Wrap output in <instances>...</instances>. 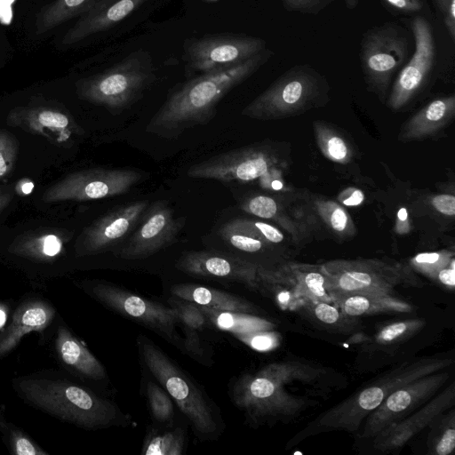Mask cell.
<instances>
[{
    "label": "cell",
    "instance_id": "680465c9",
    "mask_svg": "<svg viewBox=\"0 0 455 455\" xmlns=\"http://www.w3.org/2000/svg\"><path fill=\"white\" fill-rule=\"evenodd\" d=\"M347 6L350 9L354 8L357 4V0H346Z\"/></svg>",
    "mask_w": 455,
    "mask_h": 455
},
{
    "label": "cell",
    "instance_id": "5bb4252c",
    "mask_svg": "<svg viewBox=\"0 0 455 455\" xmlns=\"http://www.w3.org/2000/svg\"><path fill=\"white\" fill-rule=\"evenodd\" d=\"M275 164L276 159L267 149L243 147L192 164L187 175L221 182H248L267 175Z\"/></svg>",
    "mask_w": 455,
    "mask_h": 455
},
{
    "label": "cell",
    "instance_id": "9a60e30c",
    "mask_svg": "<svg viewBox=\"0 0 455 455\" xmlns=\"http://www.w3.org/2000/svg\"><path fill=\"white\" fill-rule=\"evenodd\" d=\"M183 226L184 219L175 216L167 201H155L148 204L117 255L124 259L149 257L173 243Z\"/></svg>",
    "mask_w": 455,
    "mask_h": 455
},
{
    "label": "cell",
    "instance_id": "3957f363",
    "mask_svg": "<svg viewBox=\"0 0 455 455\" xmlns=\"http://www.w3.org/2000/svg\"><path fill=\"white\" fill-rule=\"evenodd\" d=\"M453 363V358L448 356L422 357L405 362L321 413L299 432L290 444H296L310 435L323 432L355 433L367 416L395 389L418 378L449 368Z\"/></svg>",
    "mask_w": 455,
    "mask_h": 455
},
{
    "label": "cell",
    "instance_id": "9c48e42d",
    "mask_svg": "<svg viewBox=\"0 0 455 455\" xmlns=\"http://www.w3.org/2000/svg\"><path fill=\"white\" fill-rule=\"evenodd\" d=\"M258 281V291H267L284 307L295 310L307 302H332L321 264L283 262L270 267L259 266Z\"/></svg>",
    "mask_w": 455,
    "mask_h": 455
},
{
    "label": "cell",
    "instance_id": "f35d334b",
    "mask_svg": "<svg viewBox=\"0 0 455 455\" xmlns=\"http://www.w3.org/2000/svg\"><path fill=\"white\" fill-rule=\"evenodd\" d=\"M147 395L153 417L160 422H168L173 416V404L170 396L154 382H148Z\"/></svg>",
    "mask_w": 455,
    "mask_h": 455
},
{
    "label": "cell",
    "instance_id": "c3c4849f",
    "mask_svg": "<svg viewBox=\"0 0 455 455\" xmlns=\"http://www.w3.org/2000/svg\"><path fill=\"white\" fill-rule=\"evenodd\" d=\"M440 284L447 290L453 291L455 286L454 264L440 269L434 277Z\"/></svg>",
    "mask_w": 455,
    "mask_h": 455
},
{
    "label": "cell",
    "instance_id": "f1b7e54d",
    "mask_svg": "<svg viewBox=\"0 0 455 455\" xmlns=\"http://www.w3.org/2000/svg\"><path fill=\"white\" fill-rule=\"evenodd\" d=\"M315 325L332 332L348 333L358 327L356 317L345 315L332 302H307L296 309Z\"/></svg>",
    "mask_w": 455,
    "mask_h": 455
},
{
    "label": "cell",
    "instance_id": "d4e9b609",
    "mask_svg": "<svg viewBox=\"0 0 455 455\" xmlns=\"http://www.w3.org/2000/svg\"><path fill=\"white\" fill-rule=\"evenodd\" d=\"M55 350L61 362L79 375L93 380L106 377L100 362L64 326L57 331Z\"/></svg>",
    "mask_w": 455,
    "mask_h": 455
},
{
    "label": "cell",
    "instance_id": "b9f144b4",
    "mask_svg": "<svg viewBox=\"0 0 455 455\" xmlns=\"http://www.w3.org/2000/svg\"><path fill=\"white\" fill-rule=\"evenodd\" d=\"M241 208L244 212L262 219H273L278 212L276 202L272 197L262 195L246 199L242 203Z\"/></svg>",
    "mask_w": 455,
    "mask_h": 455
},
{
    "label": "cell",
    "instance_id": "ee69618b",
    "mask_svg": "<svg viewBox=\"0 0 455 455\" xmlns=\"http://www.w3.org/2000/svg\"><path fill=\"white\" fill-rule=\"evenodd\" d=\"M328 210V212L323 209H321V212L331 228L338 233L347 232L349 223L348 215L345 210L337 204H331Z\"/></svg>",
    "mask_w": 455,
    "mask_h": 455
},
{
    "label": "cell",
    "instance_id": "8d00e7d4",
    "mask_svg": "<svg viewBox=\"0 0 455 455\" xmlns=\"http://www.w3.org/2000/svg\"><path fill=\"white\" fill-rule=\"evenodd\" d=\"M219 235L234 248L248 253L259 252L266 245V242L246 234L228 222L221 226Z\"/></svg>",
    "mask_w": 455,
    "mask_h": 455
},
{
    "label": "cell",
    "instance_id": "7bdbcfd3",
    "mask_svg": "<svg viewBox=\"0 0 455 455\" xmlns=\"http://www.w3.org/2000/svg\"><path fill=\"white\" fill-rule=\"evenodd\" d=\"M18 155L15 138L5 131H0V179L13 168Z\"/></svg>",
    "mask_w": 455,
    "mask_h": 455
},
{
    "label": "cell",
    "instance_id": "7a4b0ae2",
    "mask_svg": "<svg viewBox=\"0 0 455 455\" xmlns=\"http://www.w3.org/2000/svg\"><path fill=\"white\" fill-rule=\"evenodd\" d=\"M326 373L325 369L308 363H271L254 374L242 376L232 388V399L254 421L292 419L306 410L308 402L290 394L285 386L317 384Z\"/></svg>",
    "mask_w": 455,
    "mask_h": 455
},
{
    "label": "cell",
    "instance_id": "4dcf8cb0",
    "mask_svg": "<svg viewBox=\"0 0 455 455\" xmlns=\"http://www.w3.org/2000/svg\"><path fill=\"white\" fill-rule=\"evenodd\" d=\"M426 324L423 319H406L389 323L366 342V348H389L399 346L418 333Z\"/></svg>",
    "mask_w": 455,
    "mask_h": 455
},
{
    "label": "cell",
    "instance_id": "4316f807",
    "mask_svg": "<svg viewBox=\"0 0 455 455\" xmlns=\"http://www.w3.org/2000/svg\"><path fill=\"white\" fill-rule=\"evenodd\" d=\"M351 317L386 314H404L413 311L414 307L394 294H355L333 302Z\"/></svg>",
    "mask_w": 455,
    "mask_h": 455
},
{
    "label": "cell",
    "instance_id": "e575fe53",
    "mask_svg": "<svg viewBox=\"0 0 455 455\" xmlns=\"http://www.w3.org/2000/svg\"><path fill=\"white\" fill-rule=\"evenodd\" d=\"M454 264V253L449 250L435 252H423L411 259L409 264L414 271L433 278L436 273Z\"/></svg>",
    "mask_w": 455,
    "mask_h": 455
},
{
    "label": "cell",
    "instance_id": "74e56055",
    "mask_svg": "<svg viewBox=\"0 0 455 455\" xmlns=\"http://www.w3.org/2000/svg\"><path fill=\"white\" fill-rule=\"evenodd\" d=\"M228 223L266 243H278L283 240V235L277 228L262 221L240 218L231 220Z\"/></svg>",
    "mask_w": 455,
    "mask_h": 455
},
{
    "label": "cell",
    "instance_id": "484cf974",
    "mask_svg": "<svg viewBox=\"0 0 455 455\" xmlns=\"http://www.w3.org/2000/svg\"><path fill=\"white\" fill-rule=\"evenodd\" d=\"M69 238L70 234L55 229L26 233L12 243L9 251L23 258L49 261L63 252Z\"/></svg>",
    "mask_w": 455,
    "mask_h": 455
},
{
    "label": "cell",
    "instance_id": "ab89813d",
    "mask_svg": "<svg viewBox=\"0 0 455 455\" xmlns=\"http://www.w3.org/2000/svg\"><path fill=\"white\" fill-rule=\"evenodd\" d=\"M170 305L175 309L184 327L197 331L205 325L207 318L197 304L180 299H171Z\"/></svg>",
    "mask_w": 455,
    "mask_h": 455
},
{
    "label": "cell",
    "instance_id": "ac0fdd59",
    "mask_svg": "<svg viewBox=\"0 0 455 455\" xmlns=\"http://www.w3.org/2000/svg\"><path fill=\"white\" fill-rule=\"evenodd\" d=\"M415 52L401 69L393 86L389 106L399 109L408 103L426 82L435 58V40L428 22L417 17L411 22Z\"/></svg>",
    "mask_w": 455,
    "mask_h": 455
},
{
    "label": "cell",
    "instance_id": "4fadbf2b",
    "mask_svg": "<svg viewBox=\"0 0 455 455\" xmlns=\"http://www.w3.org/2000/svg\"><path fill=\"white\" fill-rule=\"evenodd\" d=\"M88 291L100 302L139 322L172 342L178 341V315L172 307L148 300L107 283L91 284Z\"/></svg>",
    "mask_w": 455,
    "mask_h": 455
},
{
    "label": "cell",
    "instance_id": "9f6ffc18",
    "mask_svg": "<svg viewBox=\"0 0 455 455\" xmlns=\"http://www.w3.org/2000/svg\"><path fill=\"white\" fill-rule=\"evenodd\" d=\"M398 218L401 221H405L407 220V212L406 209L402 208L398 212Z\"/></svg>",
    "mask_w": 455,
    "mask_h": 455
},
{
    "label": "cell",
    "instance_id": "60d3db41",
    "mask_svg": "<svg viewBox=\"0 0 455 455\" xmlns=\"http://www.w3.org/2000/svg\"><path fill=\"white\" fill-rule=\"evenodd\" d=\"M317 136L320 147L326 156L337 162H346L349 157L347 145L344 140L326 129H317Z\"/></svg>",
    "mask_w": 455,
    "mask_h": 455
},
{
    "label": "cell",
    "instance_id": "7dc6e473",
    "mask_svg": "<svg viewBox=\"0 0 455 455\" xmlns=\"http://www.w3.org/2000/svg\"><path fill=\"white\" fill-rule=\"evenodd\" d=\"M392 8L405 13L419 12L423 6L422 0H384Z\"/></svg>",
    "mask_w": 455,
    "mask_h": 455
},
{
    "label": "cell",
    "instance_id": "30bf717a",
    "mask_svg": "<svg viewBox=\"0 0 455 455\" xmlns=\"http://www.w3.org/2000/svg\"><path fill=\"white\" fill-rule=\"evenodd\" d=\"M266 49L261 38L237 34H216L192 38L185 44L187 76L227 69Z\"/></svg>",
    "mask_w": 455,
    "mask_h": 455
},
{
    "label": "cell",
    "instance_id": "d6a6232c",
    "mask_svg": "<svg viewBox=\"0 0 455 455\" xmlns=\"http://www.w3.org/2000/svg\"><path fill=\"white\" fill-rule=\"evenodd\" d=\"M199 306V305H198ZM201 311L217 327L229 331L235 334H249L250 332L264 329L267 323L257 315L220 311L204 306H199Z\"/></svg>",
    "mask_w": 455,
    "mask_h": 455
},
{
    "label": "cell",
    "instance_id": "816d5d0a",
    "mask_svg": "<svg viewBox=\"0 0 455 455\" xmlns=\"http://www.w3.org/2000/svg\"><path fill=\"white\" fill-rule=\"evenodd\" d=\"M363 200V194L361 190L355 189L349 197L343 200V204L348 206L358 205Z\"/></svg>",
    "mask_w": 455,
    "mask_h": 455
},
{
    "label": "cell",
    "instance_id": "5b68a950",
    "mask_svg": "<svg viewBox=\"0 0 455 455\" xmlns=\"http://www.w3.org/2000/svg\"><path fill=\"white\" fill-rule=\"evenodd\" d=\"M321 266L332 302L355 294H394L397 287L422 286L409 264L393 259H333Z\"/></svg>",
    "mask_w": 455,
    "mask_h": 455
},
{
    "label": "cell",
    "instance_id": "2e32d148",
    "mask_svg": "<svg viewBox=\"0 0 455 455\" xmlns=\"http://www.w3.org/2000/svg\"><path fill=\"white\" fill-rule=\"evenodd\" d=\"M408 39L403 29L394 23L375 28L362 42L363 68L371 83L386 87L393 74L406 60Z\"/></svg>",
    "mask_w": 455,
    "mask_h": 455
},
{
    "label": "cell",
    "instance_id": "83f0119b",
    "mask_svg": "<svg viewBox=\"0 0 455 455\" xmlns=\"http://www.w3.org/2000/svg\"><path fill=\"white\" fill-rule=\"evenodd\" d=\"M454 109V96L431 101L408 121L402 132V138L405 140H416L435 132L453 116Z\"/></svg>",
    "mask_w": 455,
    "mask_h": 455
},
{
    "label": "cell",
    "instance_id": "f5cc1de1",
    "mask_svg": "<svg viewBox=\"0 0 455 455\" xmlns=\"http://www.w3.org/2000/svg\"><path fill=\"white\" fill-rule=\"evenodd\" d=\"M12 195L9 191L0 190V213L10 204Z\"/></svg>",
    "mask_w": 455,
    "mask_h": 455
},
{
    "label": "cell",
    "instance_id": "681fc988",
    "mask_svg": "<svg viewBox=\"0 0 455 455\" xmlns=\"http://www.w3.org/2000/svg\"><path fill=\"white\" fill-rule=\"evenodd\" d=\"M444 22L452 40L455 38V0H449L443 11Z\"/></svg>",
    "mask_w": 455,
    "mask_h": 455
},
{
    "label": "cell",
    "instance_id": "ba28073f",
    "mask_svg": "<svg viewBox=\"0 0 455 455\" xmlns=\"http://www.w3.org/2000/svg\"><path fill=\"white\" fill-rule=\"evenodd\" d=\"M323 88L320 76L307 66L286 72L242 111L253 119L269 120L298 112L316 100Z\"/></svg>",
    "mask_w": 455,
    "mask_h": 455
},
{
    "label": "cell",
    "instance_id": "603a6c76",
    "mask_svg": "<svg viewBox=\"0 0 455 455\" xmlns=\"http://www.w3.org/2000/svg\"><path fill=\"white\" fill-rule=\"evenodd\" d=\"M54 308L41 299L26 300L15 310L10 324L0 334V356L12 351L31 331L42 333L53 321Z\"/></svg>",
    "mask_w": 455,
    "mask_h": 455
},
{
    "label": "cell",
    "instance_id": "11a10c76",
    "mask_svg": "<svg viewBox=\"0 0 455 455\" xmlns=\"http://www.w3.org/2000/svg\"><path fill=\"white\" fill-rule=\"evenodd\" d=\"M271 188L275 190H280L283 188V183L278 180H275L271 183Z\"/></svg>",
    "mask_w": 455,
    "mask_h": 455
},
{
    "label": "cell",
    "instance_id": "bcb514c9",
    "mask_svg": "<svg viewBox=\"0 0 455 455\" xmlns=\"http://www.w3.org/2000/svg\"><path fill=\"white\" fill-rule=\"evenodd\" d=\"M432 205L439 212L447 215H455V197L452 195H437L432 199Z\"/></svg>",
    "mask_w": 455,
    "mask_h": 455
},
{
    "label": "cell",
    "instance_id": "7c38bea8",
    "mask_svg": "<svg viewBox=\"0 0 455 455\" xmlns=\"http://www.w3.org/2000/svg\"><path fill=\"white\" fill-rule=\"evenodd\" d=\"M449 368L418 378L392 392L363 420L359 436L373 438L389 425L403 419L427 403L451 379L452 371Z\"/></svg>",
    "mask_w": 455,
    "mask_h": 455
},
{
    "label": "cell",
    "instance_id": "db71d44e",
    "mask_svg": "<svg viewBox=\"0 0 455 455\" xmlns=\"http://www.w3.org/2000/svg\"><path fill=\"white\" fill-rule=\"evenodd\" d=\"M7 321V307L0 304V330L5 325Z\"/></svg>",
    "mask_w": 455,
    "mask_h": 455
},
{
    "label": "cell",
    "instance_id": "52a82bcc",
    "mask_svg": "<svg viewBox=\"0 0 455 455\" xmlns=\"http://www.w3.org/2000/svg\"><path fill=\"white\" fill-rule=\"evenodd\" d=\"M141 353L148 371L175 401L195 430L204 435L217 429L212 411L202 393L155 344L141 343Z\"/></svg>",
    "mask_w": 455,
    "mask_h": 455
},
{
    "label": "cell",
    "instance_id": "6f0895ef",
    "mask_svg": "<svg viewBox=\"0 0 455 455\" xmlns=\"http://www.w3.org/2000/svg\"><path fill=\"white\" fill-rule=\"evenodd\" d=\"M448 1H449V0H435V2H436V4H437L438 7H439L442 11H443V9H444V7H445L446 4L448 3Z\"/></svg>",
    "mask_w": 455,
    "mask_h": 455
},
{
    "label": "cell",
    "instance_id": "ffe728a7",
    "mask_svg": "<svg viewBox=\"0 0 455 455\" xmlns=\"http://www.w3.org/2000/svg\"><path fill=\"white\" fill-rule=\"evenodd\" d=\"M454 402L455 383L451 380L423 406L377 434L372 438L373 448L381 452H390L403 448L437 415L453 407Z\"/></svg>",
    "mask_w": 455,
    "mask_h": 455
},
{
    "label": "cell",
    "instance_id": "8fae6325",
    "mask_svg": "<svg viewBox=\"0 0 455 455\" xmlns=\"http://www.w3.org/2000/svg\"><path fill=\"white\" fill-rule=\"evenodd\" d=\"M143 178L132 169L91 168L69 173L46 189V203L89 201L127 193Z\"/></svg>",
    "mask_w": 455,
    "mask_h": 455
},
{
    "label": "cell",
    "instance_id": "e0dca14e",
    "mask_svg": "<svg viewBox=\"0 0 455 455\" xmlns=\"http://www.w3.org/2000/svg\"><path fill=\"white\" fill-rule=\"evenodd\" d=\"M148 204V200L131 202L95 220L78 236L76 254L94 255L116 246L133 231Z\"/></svg>",
    "mask_w": 455,
    "mask_h": 455
},
{
    "label": "cell",
    "instance_id": "f6af8a7d",
    "mask_svg": "<svg viewBox=\"0 0 455 455\" xmlns=\"http://www.w3.org/2000/svg\"><path fill=\"white\" fill-rule=\"evenodd\" d=\"M332 0H283L290 11L315 14L327 6Z\"/></svg>",
    "mask_w": 455,
    "mask_h": 455
},
{
    "label": "cell",
    "instance_id": "d590c367",
    "mask_svg": "<svg viewBox=\"0 0 455 455\" xmlns=\"http://www.w3.org/2000/svg\"><path fill=\"white\" fill-rule=\"evenodd\" d=\"M0 428L3 431L7 446L11 453L15 455H47L48 452L37 445L28 435L12 425L1 421Z\"/></svg>",
    "mask_w": 455,
    "mask_h": 455
},
{
    "label": "cell",
    "instance_id": "44dd1931",
    "mask_svg": "<svg viewBox=\"0 0 455 455\" xmlns=\"http://www.w3.org/2000/svg\"><path fill=\"white\" fill-rule=\"evenodd\" d=\"M10 126L42 136L51 142L62 145L83 134L82 128L67 112L48 107H19L7 116Z\"/></svg>",
    "mask_w": 455,
    "mask_h": 455
},
{
    "label": "cell",
    "instance_id": "cb8c5ba5",
    "mask_svg": "<svg viewBox=\"0 0 455 455\" xmlns=\"http://www.w3.org/2000/svg\"><path fill=\"white\" fill-rule=\"evenodd\" d=\"M178 299L194 302L220 311L257 315L258 307L251 302L226 291L196 283H178L171 288Z\"/></svg>",
    "mask_w": 455,
    "mask_h": 455
},
{
    "label": "cell",
    "instance_id": "7402d4cb",
    "mask_svg": "<svg viewBox=\"0 0 455 455\" xmlns=\"http://www.w3.org/2000/svg\"><path fill=\"white\" fill-rule=\"evenodd\" d=\"M148 0H100L65 34L62 43L73 44L116 25Z\"/></svg>",
    "mask_w": 455,
    "mask_h": 455
},
{
    "label": "cell",
    "instance_id": "f907efd6",
    "mask_svg": "<svg viewBox=\"0 0 455 455\" xmlns=\"http://www.w3.org/2000/svg\"><path fill=\"white\" fill-rule=\"evenodd\" d=\"M34 187L35 185L32 180L24 178L17 182L14 189L17 195L20 196H27L31 194Z\"/></svg>",
    "mask_w": 455,
    "mask_h": 455
},
{
    "label": "cell",
    "instance_id": "1f68e13d",
    "mask_svg": "<svg viewBox=\"0 0 455 455\" xmlns=\"http://www.w3.org/2000/svg\"><path fill=\"white\" fill-rule=\"evenodd\" d=\"M428 454L450 455L455 448V411L451 407L437 415L427 426Z\"/></svg>",
    "mask_w": 455,
    "mask_h": 455
},
{
    "label": "cell",
    "instance_id": "6da1fadb",
    "mask_svg": "<svg viewBox=\"0 0 455 455\" xmlns=\"http://www.w3.org/2000/svg\"><path fill=\"white\" fill-rule=\"evenodd\" d=\"M272 55L265 49L235 67L198 75L176 89L151 117L146 132L175 140L186 131L208 124L219 102Z\"/></svg>",
    "mask_w": 455,
    "mask_h": 455
},
{
    "label": "cell",
    "instance_id": "d6986e66",
    "mask_svg": "<svg viewBox=\"0 0 455 455\" xmlns=\"http://www.w3.org/2000/svg\"><path fill=\"white\" fill-rule=\"evenodd\" d=\"M259 266L237 257L206 251L186 252L176 264L178 269L192 276L235 281L257 291Z\"/></svg>",
    "mask_w": 455,
    "mask_h": 455
},
{
    "label": "cell",
    "instance_id": "277c9868",
    "mask_svg": "<svg viewBox=\"0 0 455 455\" xmlns=\"http://www.w3.org/2000/svg\"><path fill=\"white\" fill-rule=\"evenodd\" d=\"M15 388L23 400L57 419L85 429L116 424L121 411L112 402L74 383L44 378H22Z\"/></svg>",
    "mask_w": 455,
    "mask_h": 455
},
{
    "label": "cell",
    "instance_id": "836d02e7",
    "mask_svg": "<svg viewBox=\"0 0 455 455\" xmlns=\"http://www.w3.org/2000/svg\"><path fill=\"white\" fill-rule=\"evenodd\" d=\"M184 447V433L180 428L149 435L144 443V455H180Z\"/></svg>",
    "mask_w": 455,
    "mask_h": 455
},
{
    "label": "cell",
    "instance_id": "8992f818",
    "mask_svg": "<svg viewBox=\"0 0 455 455\" xmlns=\"http://www.w3.org/2000/svg\"><path fill=\"white\" fill-rule=\"evenodd\" d=\"M155 79L149 56L135 52L112 68L83 80L77 91L81 99L116 116L138 101Z\"/></svg>",
    "mask_w": 455,
    "mask_h": 455
},
{
    "label": "cell",
    "instance_id": "f546056e",
    "mask_svg": "<svg viewBox=\"0 0 455 455\" xmlns=\"http://www.w3.org/2000/svg\"><path fill=\"white\" fill-rule=\"evenodd\" d=\"M100 0H55L45 7L36 20V33L43 34L69 19L82 16Z\"/></svg>",
    "mask_w": 455,
    "mask_h": 455
}]
</instances>
